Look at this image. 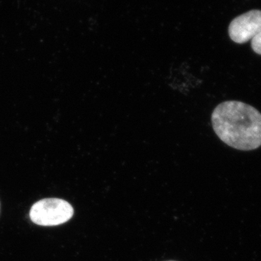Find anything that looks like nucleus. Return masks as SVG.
Returning <instances> with one entry per match:
<instances>
[{"instance_id":"obj_2","label":"nucleus","mask_w":261,"mask_h":261,"mask_svg":"<svg viewBox=\"0 0 261 261\" xmlns=\"http://www.w3.org/2000/svg\"><path fill=\"white\" fill-rule=\"evenodd\" d=\"M73 207L69 202L59 198H45L31 207L29 217L33 223L42 226L65 224L73 217Z\"/></svg>"},{"instance_id":"obj_4","label":"nucleus","mask_w":261,"mask_h":261,"mask_svg":"<svg viewBox=\"0 0 261 261\" xmlns=\"http://www.w3.org/2000/svg\"><path fill=\"white\" fill-rule=\"evenodd\" d=\"M251 47L255 53L261 56V32L252 39Z\"/></svg>"},{"instance_id":"obj_3","label":"nucleus","mask_w":261,"mask_h":261,"mask_svg":"<svg viewBox=\"0 0 261 261\" xmlns=\"http://www.w3.org/2000/svg\"><path fill=\"white\" fill-rule=\"evenodd\" d=\"M261 32V11L254 10L233 19L228 27L233 42L243 44L252 40Z\"/></svg>"},{"instance_id":"obj_1","label":"nucleus","mask_w":261,"mask_h":261,"mask_svg":"<svg viewBox=\"0 0 261 261\" xmlns=\"http://www.w3.org/2000/svg\"><path fill=\"white\" fill-rule=\"evenodd\" d=\"M216 135L225 144L248 151L261 146V113L252 106L226 101L215 108L211 116Z\"/></svg>"}]
</instances>
